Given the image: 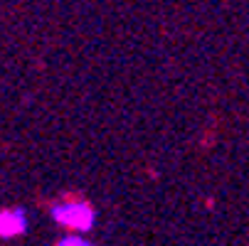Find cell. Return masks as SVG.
<instances>
[{"mask_svg": "<svg viewBox=\"0 0 249 246\" xmlns=\"http://www.w3.org/2000/svg\"><path fill=\"white\" fill-rule=\"evenodd\" d=\"M50 217L57 227L72 229L74 234H82V236L96 227V209L89 202H82V199H69V202L52 204Z\"/></svg>", "mask_w": 249, "mask_h": 246, "instance_id": "1", "label": "cell"}, {"mask_svg": "<svg viewBox=\"0 0 249 246\" xmlns=\"http://www.w3.org/2000/svg\"><path fill=\"white\" fill-rule=\"evenodd\" d=\"M30 229V214L25 207L0 209V239H15Z\"/></svg>", "mask_w": 249, "mask_h": 246, "instance_id": "2", "label": "cell"}, {"mask_svg": "<svg viewBox=\"0 0 249 246\" xmlns=\"http://www.w3.org/2000/svg\"><path fill=\"white\" fill-rule=\"evenodd\" d=\"M54 246H94L87 236H82V234H64Z\"/></svg>", "mask_w": 249, "mask_h": 246, "instance_id": "3", "label": "cell"}]
</instances>
